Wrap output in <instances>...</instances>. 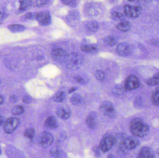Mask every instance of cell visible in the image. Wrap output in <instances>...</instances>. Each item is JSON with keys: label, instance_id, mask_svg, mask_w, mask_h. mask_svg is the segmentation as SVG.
I'll return each instance as SVG.
<instances>
[{"label": "cell", "instance_id": "74e56055", "mask_svg": "<svg viewBox=\"0 0 159 158\" xmlns=\"http://www.w3.org/2000/svg\"><path fill=\"white\" fill-rule=\"evenodd\" d=\"M5 122V118L2 116H0V126L4 123Z\"/></svg>", "mask_w": 159, "mask_h": 158}, {"label": "cell", "instance_id": "f546056e", "mask_svg": "<svg viewBox=\"0 0 159 158\" xmlns=\"http://www.w3.org/2000/svg\"><path fill=\"white\" fill-rule=\"evenodd\" d=\"M95 76L97 79L100 81H103L105 78V74L102 70H99L96 71Z\"/></svg>", "mask_w": 159, "mask_h": 158}, {"label": "cell", "instance_id": "f6af8a7d", "mask_svg": "<svg viewBox=\"0 0 159 158\" xmlns=\"http://www.w3.org/2000/svg\"><path fill=\"white\" fill-rule=\"evenodd\" d=\"M157 153H158V154H159V150H158V151H157Z\"/></svg>", "mask_w": 159, "mask_h": 158}, {"label": "cell", "instance_id": "ee69618b", "mask_svg": "<svg viewBox=\"0 0 159 158\" xmlns=\"http://www.w3.org/2000/svg\"><path fill=\"white\" fill-rule=\"evenodd\" d=\"M146 1H148V2H149V1H151V0H145Z\"/></svg>", "mask_w": 159, "mask_h": 158}, {"label": "cell", "instance_id": "bcb514c9", "mask_svg": "<svg viewBox=\"0 0 159 158\" xmlns=\"http://www.w3.org/2000/svg\"><path fill=\"white\" fill-rule=\"evenodd\" d=\"M1 148H0V155H1Z\"/></svg>", "mask_w": 159, "mask_h": 158}, {"label": "cell", "instance_id": "d590c367", "mask_svg": "<svg viewBox=\"0 0 159 158\" xmlns=\"http://www.w3.org/2000/svg\"><path fill=\"white\" fill-rule=\"evenodd\" d=\"M75 80L77 82L80 83V84H85V82L84 80L83 79L80 77H77L75 78Z\"/></svg>", "mask_w": 159, "mask_h": 158}, {"label": "cell", "instance_id": "e0dca14e", "mask_svg": "<svg viewBox=\"0 0 159 158\" xmlns=\"http://www.w3.org/2000/svg\"><path fill=\"white\" fill-rule=\"evenodd\" d=\"M57 115L60 118L63 120L68 119L70 117V113L62 108H61L58 109Z\"/></svg>", "mask_w": 159, "mask_h": 158}, {"label": "cell", "instance_id": "44dd1931", "mask_svg": "<svg viewBox=\"0 0 159 158\" xmlns=\"http://www.w3.org/2000/svg\"><path fill=\"white\" fill-rule=\"evenodd\" d=\"M20 10L25 11L30 8L31 6V0H19Z\"/></svg>", "mask_w": 159, "mask_h": 158}, {"label": "cell", "instance_id": "7c38bea8", "mask_svg": "<svg viewBox=\"0 0 159 158\" xmlns=\"http://www.w3.org/2000/svg\"><path fill=\"white\" fill-rule=\"evenodd\" d=\"M123 145L126 149L132 150L134 149L140 144L139 140L133 136L127 137L123 140Z\"/></svg>", "mask_w": 159, "mask_h": 158}, {"label": "cell", "instance_id": "9a60e30c", "mask_svg": "<svg viewBox=\"0 0 159 158\" xmlns=\"http://www.w3.org/2000/svg\"><path fill=\"white\" fill-rule=\"evenodd\" d=\"M86 124L87 126L90 129H94L96 126V118L94 116L90 115L86 119Z\"/></svg>", "mask_w": 159, "mask_h": 158}, {"label": "cell", "instance_id": "603a6c76", "mask_svg": "<svg viewBox=\"0 0 159 158\" xmlns=\"http://www.w3.org/2000/svg\"><path fill=\"white\" fill-rule=\"evenodd\" d=\"M104 41L110 46H114L117 43V40L116 37L113 36H108L104 39Z\"/></svg>", "mask_w": 159, "mask_h": 158}, {"label": "cell", "instance_id": "52a82bcc", "mask_svg": "<svg viewBox=\"0 0 159 158\" xmlns=\"http://www.w3.org/2000/svg\"><path fill=\"white\" fill-rule=\"evenodd\" d=\"M139 79L134 75L128 77L125 81V89L127 91H131L139 88L140 86Z\"/></svg>", "mask_w": 159, "mask_h": 158}, {"label": "cell", "instance_id": "1f68e13d", "mask_svg": "<svg viewBox=\"0 0 159 158\" xmlns=\"http://www.w3.org/2000/svg\"><path fill=\"white\" fill-rule=\"evenodd\" d=\"M61 2L64 4L69 6L71 7H74L76 4L75 0H61Z\"/></svg>", "mask_w": 159, "mask_h": 158}, {"label": "cell", "instance_id": "ffe728a7", "mask_svg": "<svg viewBox=\"0 0 159 158\" xmlns=\"http://www.w3.org/2000/svg\"><path fill=\"white\" fill-rule=\"evenodd\" d=\"M83 101V98L81 96L78 94L73 95L70 98L71 102L74 105H79L82 104Z\"/></svg>", "mask_w": 159, "mask_h": 158}, {"label": "cell", "instance_id": "2e32d148", "mask_svg": "<svg viewBox=\"0 0 159 158\" xmlns=\"http://www.w3.org/2000/svg\"><path fill=\"white\" fill-rule=\"evenodd\" d=\"M81 51L89 53H94L97 52V48L96 46L91 45H85L80 47Z\"/></svg>", "mask_w": 159, "mask_h": 158}, {"label": "cell", "instance_id": "cb8c5ba5", "mask_svg": "<svg viewBox=\"0 0 159 158\" xmlns=\"http://www.w3.org/2000/svg\"><path fill=\"white\" fill-rule=\"evenodd\" d=\"M147 84L150 86H156L159 84V75H157L148 79L146 82Z\"/></svg>", "mask_w": 159, "mask_h": 158}, {"label": "cell", "instance_id": "5b68a950", "mask_svg": "<svg viewBox=\"0 0 159 158\" xmlns=\"http://www.w3.org/2000/svg\"><path fill=\"white\" fill-rule=\"evenodd\" d=\"M19 120L16 118L7 119L4 123V130L7 134H11L16 130L19 124Z\"/></svg>", "mask_w": 159, "mask_h": 158}, {"label": "cell", "instance_id": "b9f144b4", "mask_svg": "<svg viewBox=\"0 0 159 158\" xmlns=\"http://www.w3.org/2000/svg\"><path fill=\"white\" fill-rule=\"evenodd\" d=\"M107 157H109V158H111V157H114V156H112V155H110V156H107Z\"/></svg>", "mask_w": 159, "mask_h": 158}, {"label": "cell", "instance_id": "7a4b0ae2", "mask_svg": "<svg viewBox=\"0 0 159 158\" xmlns=\"http://www.w3.org/2000/svg\"><path fill=\"white\" fill-rule=\"evenodd\" d=\"M68 68L77 70L80 68L83 62L82 56L78 53H72L68 54L65 61Z\"/></svg>", "mask_w": 159, "mask_h": 158}, {"label": "cell", "instance_id": "30bf717a", "mask_svg": "<svg viewBox=\"0 0 159 158\" xmlns=\"http://www.w3.org/2000/svg\"><path fill=\"white\" fill-rule=\"evenodd\" d=\"M36 20L41 26H48L51 23V18L50 14L47 11L37 13Z\"/></svg>", "mask_w": 159, "mask_h": 158}, {"label": "cell", "instance_id": "ab89813d", "mask_svg": "<svg viewBox=\"0 0 159 158\" xmlns=\"http://www.w3.org/2000/svg\"><path fill=\"white\" fill-rule=\"evenodd\" d=\"M76 89H77L76 87H72V88L71 89H70V91H69V93H71L75 91Z\"/></svg>", "mask_w": 159, "mask_h": 158}, {"label": "cell", "instance_id": "8fae6325", "mask_svg": "<svg viewBox=\"0 0 159 158\" xmlns=\"http://www.w3.org/2000/svg\"><path fill=\"white\" fill-rule=\"evenodd\" d=\"M51 55L55 60L59 62H63L66 60L68 54L64 49L57 47L52 50Z\"/></svg>", "mask_w": 159, "mask_h": 158}, {"label": "cell", "instance_id": "6da1fadb", "mask_svg": "<svg viewBox=\"0 0 159 158\" xmlns=\"http://www.w3.org/2000/svg\"><path fill=\"white\" fill-rule=\"evenodd\" d=\"M130 130L134 136L143 137L149 132V127L142 119L135 118L130 123Z\"/></svg>", "mask_w": 159, "mask_h": 158}, {"label": "cell", "instance_id": "f1b7e54d", "mask_svg": "<svg viewBox=\"0 0 159 158\" xmlns=\"http://www.w3.org/2000/svg\"><path fill=\"white\" fill-rule=\"evenodd\" d=\"M34 134H35V131L32 128H29L27 129L24 132V135L30 139H32L34 138Z\"/></svg>", "mask_w": 159, "mask_h": 158}, {"label": "cell", "instance_id": "8d00e7d4", "mask_svg": "<svg viewBox=\"0 0 159 158\" xmlns=\"http://www.w3.org/2000/svg\"><path fill=\"white\" fill-rule=\"evenodd\" d=\"M31 99L29 96H24L23 99V102L25 103H30L31 102Z\"/></svg>", "mask_w": 159, "mask_h": 158}, {"label": "cell", "instance_id": "ba28073f", "mask_svg": "<svg viewBox=\"0 0 159 158\" xmlns=\"http://www.w3.org/2000/svg\"><path fill=\"white\" fill-rule=\"evenodd\" d=\"M53 142V137L51 133L47 131L41 134L39 138V143L43 147L50 146Z\"/></svg>", "mask_w": 159, "mask_h": 158}, {"label": "cell", "instance_id": "f35d334b", "mask_svg": "<svg viewBox=\"0 0 159 158\" xmlns=\"http://www.w3.org/2000/svg\"><path fill=\"white\" fill-rule=\"evenodd\" d=\"M17 100V98L16 96L13 95L10 97V100L12 102H15Z\"/></svg>", "mask_w": 159, "mask_h": 158}, {"label": "cell", "instance_id": "8992f818", "mask_svg": "<svg viewBox=\"0 0 159 158\" xmlns=\"http://www.w3.org/2000/svg\"><path fill=\"white\" fill-rule=\"evenodd\" d=\"M100 111L105 116L109 117H114L115 116V110L114 106L109 101H104L102 103L100 108Z\"/></svg>", "mask_w": 159, "mask_h": 158}, {"label": "cell", "instance_id": "9c48e42d", "mask_svg": "<svg viewBox=\"0 0 159 158\" xmlns=\"http://www.w3.org/2000/svg\"><path fill=\"white\" fill-rule=\"evenodd\" d=\"M116 51L120 55L128 57L131 55L133 52L132 47L129 44L123 42L119 44L117 46Z\"/></svg>", "mask_w": 159, "mask_h": 158}, {"label": "cell", "instance_id": "7bdbcfd3", "mask_svg": "<svg viewBox=\"0 0 159 158\" xmlns=\"http://www.w3.org/2000/svg\"><path fill=\"white\" fill-rule=\"evenodd\" d=\"M128 1H131V2H132V1H135V0H128Z\"/></svg>", "mask_w": 159, "mask_h": 158}, {"label": "cell", "instance_id": "836d02e7", "mask_svg": "<svg viewBox=\"0 0 159 158\" xmlns=\"http://www.w3.org/2000/svg\"><path fill=\"white\" fill-rule=\"evenodd\" d=\"M50 154L52 156L55 157H58L60 155V154L59 150H58L57 149H54L51 150Z\"/></svg>", "mask_w": 159, "mask_h": 158}, {"label": "cell", "instance_id": "484cf974", "mask_svg": "<svg viewBox=\"0 0 159 158\" xmlns=\"http://www.w3.org/2000/svg\"><path fill=\"white\" fill-rule=\"evenodd\" d=\"M49 0H31V6L34 7H39L46 4Z\"/></svg>", "mask_w": 159, "mask_h": 158}, {"label": "cell", "instance_id": "83f0119b", "mask_svg": "<svg viewBox=\"0 0 159 158\" xmlns=\"http://www.w3.org/2000/svg\"><path fill=\"white\" fill-rule=\"evenodd\" d=\"M24 110L23 107L20 105H16L13 108L12 110V113L13 115L17 116L22 114L24 112Z\"/></svg>", "mask_w": 159, "mask_h": 158}, {"label": "cell", "instance_id": "ac0fdd59", "mask_svg": "<svg viewBox=\"0 0 159 158\" xmlns=\"http://www.w3.org/2000/svg\"><path fill=\"white\" fill-rule=\"evenodd\" d=\"M86 28L91 32H96L99 29V25L96 21H90L87 23Z\"/></svg>", "mask_w": 159, "mask_h": 158}, {"label": "cell", "instance_id": "5bb4252c", "mask_svg": "<svg viewBox=\"0 0 159 158\" xmlns=\"http://www.w3.org/2000/svg\"><path fill=\"white\" fill-rule=\"evenodd\" d=\"M45 125L49 129H55L57 128V122L55 117L51 116L48 117L46 120Z\"/></svg>", "mask_w": 159, "mask_h": 158}, {"label": "cell", "instance_id": "60d3db41", "mask_svg": "<svg viewBox=\"0 0 159 158\" xmlns=\"http://www.w3.org/2000/svg\"><path fill=\"white\" fill-rule=\"evenodd\" d=\"M4 99L1 96H0V105H2L3 103Z\"/></svg>", "mask_w": 159, "mask_h": 158}, {"label": "cell", "instance_id": "d6a6232c", "mask_svg": "<svg viewBox=\"0 0 159 158\" xmlns=\"http://www.w3.org/2000/svg\"><path fill=\"white\" fill-rule=\"evenodd\" d=\"M37 13H29L25 15V17L28 19L34 20L36 19Z\"/></svg>", "mask_w": 159, "mask_h": 158}, {"label": "cell", "instance_id": "e575fe53", "mask_svg": "<svg viewBox=\"0 0 159 158\" xmlns=\"http://www.w3.org/2000/svg\"><path fill=\"white\" fill-rule=\"evenodd\" d=\"M7 17V14L3 12L0 11V24L2 23Z\"/></svg>", "mask_w": 159, "mask_h": 158}, {"label": "cell", "instance_id": "277c9868", "mask_svg": "<svg viewBox=\"0 0 159 158\" xmlns=\"http://www.w3.org/2000/svg\"><path fill=\"white\" fill-rule=\"evenodd\" d=\"M124 14L126 16L130 18H135L139 16L142 12V7L140 6H131L126 5L124 8Z\"/></svg>", "mask_w": 159, "mask_h": 158}, {"label": "cell", "instance_id": "4316f807", "mask_svg": "<svg viewBox=\"0 0 159 158\" xmlns=\"http://www.w3.org/2000/svg\"><path fill=\"white\" fill-rule=\"evenodd\" d=\"M65 93L63 92L57 93L54 96V101L57 103L62 102L65 99Z\"/></svg>", "mask_w": 159, "mask_h": 158}, {"label": "cell", "instance_id": "7402d4cb", "mask_svg": "<svg viewBox=\"0 0 159 158\" xmlns=\"http://www.w3.org/2000/svg\"><path fill=\"white\" fill-rule=\"evenodd\" d=\"M116 27L119 30L121 31L126 32L130 29L131 25L129 22L128 21H124L120 23Z\"/></svg>", "mask_w": 159, "mask_h": 158}, {"label": "cell", "instance_id": "4dcf8cb0", "mask_svg": "<svg viewBox=\"0 0 159 158\" xmlns=\"http://www.w3.org/2000/svg\"><path fill=\"white\" fill-rule=\"evenodd\" d=\"M112 16L113 19L116 20H121L124 18V15L122 13L116 11L112 12Z\"/></svg>", "mask_w": 159, "mask_h": 158}, {"label": "cell", "instance_id": "3957f363", "mask_svg": "<svg viewBox=\"0 0 159 158\" xmlns=\"http://www.w3.org/2000/svg\"><path fill=\"white\" fill-rule=\"evenodd\" d=\"M116 143V139L111 135H106L103 137L99 145V148L102 152H107Z\"/></svg>", "mask_w": 159, "mask_h": 158}, {"label": "cell", "instance_id": "4fadbf2b", "mask_svg": "<svg viewBox=\"0 0 159 158\" xmlns=\"http://www.w3.org/2000/svg\"><path fill=\"white\" fill-rule=\"evenodd\" d=\"M138 157L150 158L155 157L153 150L148 147H143L141 149L138 155Z\"/></svg>", "mask_w": 159, "mask_h": 158}, {"label": "cell", "instance_id": "d6986e66", "mask_svg": "<svg viewBox=\"0 0 159 158\" xmlns=\"http://www.w3.org/2000/svg\"><path fill=\"white\" fill-rule=\"evenodd\" d=\"M8 29L13 32H20L24 31L26 28L23 25H20V24H13V25H9L8 26Z\"/></svg>", "mask_w": 159, "mask_h": 158}, {"label": "cell", "instance_id": "d4e9b609", "mask_svg": "<svg viewBox=\"0 0 159 158\" xmlns=\"http://www.w3.org/2000/svg\"><path fill=\"white\" fill-rule=\"evenodd\" d=\"M152 100L154 105L159 106V87L157 88L152 94Z\"/></svg>", "mask_w": 159, "mask_h": 158}]
</instances>
